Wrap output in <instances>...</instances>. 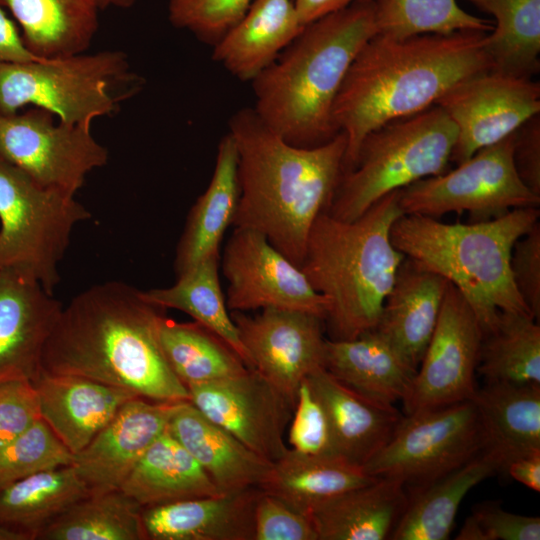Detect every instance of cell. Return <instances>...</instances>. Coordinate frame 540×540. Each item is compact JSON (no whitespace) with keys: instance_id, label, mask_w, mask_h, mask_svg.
I'll return each instance as SVG.
<instances>
[{"instance_id":"6da1fadb","label":"cell","mask_w":540,"mask_h":540,"mask_svg":"<svg viewBox=\"0 0 540 540\" xmlns=\"http://www.w3.org/2000/svg\"><path fill=\"white\" fill-rule=\"evenodd\" d=\"M164 310L124 282L89 287L63 306L41 373L86 377L152 401L189 400L160 345Z\"/></svg>"},{"instance_id":"7a4b0ae2","label":"cell","mask_w":540,"mask_h":540,"mask_svg":"<svg viewBox=\"0 0 540 540\" xmlns=\"http://www.w3.org/2000/svg\"><path fill=\"white\" fill-rule=\"evenodd\" d=\"M486 34L462 30L404 39L375 35L367 41L333 106L334 125L347 138L343 172L371 131L435 105L460 80L491 69L484 49Z\"/></svg>"},{"instance_id":"3957f363","label":"cell","mask_w":540,"mask_h":540,"mask_svg":"<svg viewBox=\"0 0 540 540\" xmlns=\"http://www.w3.org/2000/svg\"><path fill=\"white\" fill-rule=\"evenodd\" d=\"M228 126L240 185L233 225L263 234L300 268L312 224L328 210L343 173L346 135L298 147L269 128L253 108L238 110Z\"/></svg>"},{"instance_id":"277c9868","label":"cell","mask_w":540,"mask_h":540,"mask_svg":"<svg viewBox=\"0 0 540 540\" xmlns=\"http://www.w3.org/2000/svg\"><path fill=\"white\" fill-rule=\"evenodd\" d=\"M377 34L372 6H349L307 24L252 81L254 111L286 142L315 147L334 138L333 106L357 53Z\"/></svg>"},{"instance_id":"5b68a950","label":"cell","mask_w":540,"mask_h":540,"mask_svg":"<svg viewBox=\"0 0 540 540\" xmlns=\"http://www.w3.org/2000/svg\"><path fill=\"white\" fill-rule=\"evenodd\" d=\"M395 190L352 221L324 211L310 229L300 269L327 301L330 339L349 340L378 325L384 300L405 255L391 241L403 214Z\"/></svg>"},{"instance_id":"8992f818","label":"cell","mask_w":540,"mask_h":540,"mask_svg":"<svg viewBox=\"0 0 540 540\" xmlns=\"http://www.w3.org/2000/svg\"><path fill=\"white\" fill-rule=\"evenodd\" d=\"M539 216V207L516 208L491 220L466 224L402 215L393 223L390 236L397 250L461 292L484 334L495 325L500 311L531 314L513 284L510 257L516 241Z\"/></svg>"},{"instance_id":"52a82bcc","label":"cell","mask_w":540,"mask_h":540,"mask_svg":"<svg viewBox=\"0 0 540 540\" xmlns=\"http://www.w3.org/2000/svg\"><path fill=\"white\" fill-rule=\"evenodd\" d=\"M457 130L437 105L390 121L362 140L327 212L352 221L385 195L448 171Z\"/></svg>"},{"instance_id":"ba28073f","label":"cell","mask_w":540,"mask_h":540,"mask_svg":"<svg viewBox=\"0 0 540 540\" xmlns=\"http://www.w3.org/2000/svg\"><path fill=\"white\" fill-rule=\"evenodd\" d=\"M139 88L120 50L0 63V115L34 107L65 123L92 126Z\"/></svg>"},{"instance_id":"9c48e42d","label":"cell","mask_w":540,"mask_h":540,"mask_svg":"<svg viewBox=\"0 0 540 540\" xmlns=\"http://www.w3.org/2000/svg\"><path fill=\"white\" fill-rule=\"evenodd\" d=\"M90 217L74 195L40 184L0 156V269L22 273L53 295L71 234Z\"/></svg>"},{"instance_id":"30bf717a","label":"cell","mask_w":540,"mask_h":540,"mask_svg":"<svg viewBox=\"0 0 540 540\" xmlns=\"http://www.w3.org/2000/svg\"><path fill=\"white\" fill-rule=\"evenodd\" d=\"M484 450L472 400L401 417L387 442L362 466L372 477L393 478L406 487L427 484Z\"/></svg>"},{"instance_id":"8fae6325","label":"cell","mask_w":540,"mask_h":540,"mask_svg":"<svg viewBox=\"0 0 540 540\" xmlns=\"http://www.w3.org/2000/svg\"><path fill=\"white\" fill-rule=\"evenodd\" d=\"M513 138L514 132L478 150L454 170L400 189L403 214L436 218L450 212H468L470 222H482L516 208L539 207L540 196L526 187L516 173Z\"/></svg>"},{"instance_id":"7c38bea8","label":"cell","mask_w":540,"mask_h":540,"mask_svg":"<svg viewBox=\"0 0 540 540\" xmlns=\"http://www.w3.org/2000/svg\"><path fill=\"white\" fill-rule=\"evenodd\" d=\"M0 156L40 184L74 196L89 173L109 160L91 126L65 123L34 107L0 115Z\"/></svg>"},{"instance_id":"4fadbf2b","label":"cell","mask_w":540,"mask_h":540,"mask_svg":"<svg viewBox=\"0 0 540 540\" xmlns=\"http://www.w3.org/2000/svg\"><path fill=\"white\" fill-rule=\"evenodd\" d=\"M457 130L450 161L457 165L515 132L540 113V85L532 78L487 69L450 87L435 103Z\"/></svg>"},{"instance_id":"5bb4252c","label":"cell","mask_w":540,"mask_h":540,"mask_svg":"<svg viewBox=\"0 0 540 540\" xmlns=\"http://www.w3.org/2000/svg\"><path fill=\"white\" fill-rule=\"evenodd\" d=\"M482 337L474 311L449 282L435 330L402 400L406 414L472 398Z\"/></svg>"},{"instance_id":"9a60e30c","label":"cell","mask_w":540,"mask_h":540,"mask_svg":"<svg viewBox=\"0 0 540 540\" xmlns=\"http://www.w3.org/2000/svg\"><path fill=\"white\" fill-rule=\"evenodd\" d=\"M222 270L231 311L278 308L325 319L326 299L298 266L257 231L235 228L224 249Z\"/></svg>"},{"instance_id":"2e32d148","label":"cell","mask_w":540,"mask_h":540,"mask_svg":"<svg viewBox=\"0 0 540 540\" xmlns=\"http://www.w3.org/2000/svg\"><path fill=\"white\" fill-rule=\"evenodd\" d=\"M187 389L202 414L261 457L275 462L288 451L284 433L294 403L255 369Z\"/></svg>"},{"instance_id":"e0dca14e","label":"cell","mask_w":540,"mask_h":540,"mask_svg":"<svg viewBox=\"0 0 540 540\" xmlns=\"http://www.w3.org/2000/svg\"><path fill=\"white\" fill-rule=\"evenodd\" d=\"M251 369H255L295 405L301 382L323 367L324 320L312 313L265 308L255 316L231 311Z\"/></svg>"},{"instance_id":"ac0fdd59","label":"cell","mask_w":540,"mask_h":540,"mask_svg":"<svg viewBox=\"0 0 540 540\" xmlns=\"http://www.w3.org/2000/svg\"><path fill=\"white\" fill-rule=\"evenodd\" d=\"M63 305L34 279L0 269V382H35Z\"/></svg>"},{"instance_id":"d6986e66","label":"cell","mask_w":540,"mask_h":540,"mask_svg":"<svg viewBox=\"0 0 540 540\" xmlns=\"http://www.w3.org/2000/svg\"><path fill=\"white\" fill-rule=\"evenodd\" d=\"M175 402L128 400L81 451L72 466L90 494L120 489L150 445L167 429Z\"/></svg>"},{"instance_id":"ffe728a7","label":"cell","mask_w":540,"mask_h":540,"mask_svg":"<svg viewBox=\"0 0 540 540\" xmlns=\"http://www.w3.org/2000/svg\"><path fill=\"white\" fill-rule=\"evenodd\" d=\"M167 431L198 462L222 494L260 488L272 469L273 462L208 419L189 400L174 403Z\"/></svg>"},{"instance_id":"44dd1931","label":"cell","mask_w":540,"mask_h":540,"mask_svg":"<svg viewBox=\"0 0 540 540\" xmlns=\"http://www.w3.org/2000/svg\"><path fill=\"white\" fill-rule=\"evenodd\" d=\"M34 385L41 419L73 455L95 438L124 403L139 397L77 375L41 373Z\"/></svg>"},{"instance_id":"7402d4cb","label":"cell","mask_w":540,"mask_h":540,"mask_svg":"<svg viewBox=\"0 0 540 540\" xmlns=\"http://www.w3.org/2000/svg\"><path fill=\"white\" fill-rule=\"evenodd\" d=\"M449 281L405 256L376 326L417 370L435 330Z\"/></svg>"},{"instance_id":"603a6c76","label":"cell","mask_w":540,"mask_h":540,"mask_svg":"<svg viewBox=\"0 0 540 540\" xmlns=\"http://www.w3.org/2000/svg\"><path fill=\"white\" fill-rule=\"evenodd\" d=\"M259 488L143 507L146 540H253Z\"/></svg>"},{"instance_id":"cb8c5ba5","label":"cell","mask_w":540,"mask_h":540,"mask_svg":"<svg viewBox=\"0 0 540 540\" xmlns=\"http://www.w3.org/2000/svg\"><path fill=\"white\" fill-rule=\"evenodd\" d=\"M306 379L325 408L338 456L363 466L390 438L401 414L394 405L355 392L324 367Z\"/></svg>"},{"instance_id":"d4e9b609","label":"cell","mask_w":540,"mask_h":540,"mask_svg":"<svg viewBox=\"0 0 540 540\" xmlns=\"http://www.w3.org/2000/svg\"><path fill=\"white\" fill-rule=\"evenodd\" d=\"M293 0H252L243 17L213 46L212 59L241 81H252L301 33Z\"/></svg>"},{"instance_id":"484cf974","label":"cell","mask_w":540,"mask_h":540,"mask_svg":"<svg viewBox=\"0 0 540 540\" xmlns=\"http://www.w3.org/2000/svg\"><path fill=\"white\" fill-rule=\"evenodd\" d=\"M323 367L355 392L390 405L404 399L416 373L375 329L349 340L326 339Z\"/></svg>"},{"instance_id":"4316f807","label":"cell","mask_w":540,"mask_h":540,"mask_svg":"<svg viewBox=\"0 0 540 540\" xmlns=\"http://www.w3.org/2000/svg\"><path fill=\"white\" fill-rule=\"evenodd\" d=\"M406 486L376 478L313 506L308 514L319 540H385L408 499Z\"/></svg>"},{"instance_id":"83f0119b","label":"cell","mask_w":540,"mask_h":540,"mask_svg":"<svg viewBox=\"0 0 540 540\" xmlns=\"http://www.w3.org/2000/svg\"><path fill=\"white\" fill-rule=\"evenodd\" d=\"M501 469L502 461L492 452L483 450L447 474L412 487L389 539H448L461 502L468 492Z\"/></svg>"},{"instance_id":"f1b7e54d","label":"cell","mask_w":540,"mask_h":540,"mask_svg":"<svg viewBox=\"0 0 540 540\" xmlns=\"http://www.w3.org/2000/svg\"><path fill=\"white\" fill-rule=\"evenodd\" d=\"M484 440L503 469L512 460L540 452V385L485 383L472 398Z\"/></svg>"},{"instance_id":"f546056e","label":"cell","mask_w":540,"mask_h":540,"mask_svg":"<svg viewBox=\"0 0 540 540\" xmlns=\"http://www.w3.org/2000/svg\"><path fill=\"white\" fill-rule=\"evenodd\" d=\"M239 197L237 148L228 132L218 144L210 183L191 208L179 240L174 260L177 275L219 253L224 233L233 224Z\"/></svg>"},{"instance_id":"4dcf8cb0","label":"cell","mask_w":540,"mask_h":540,"mask_svg":"<svg viewBox=\"0 0 540 540\" xmlns=\"http://www.w3.org/2000/svg\"><path fill=\"white\" fill-rule=\"evenodd\" d=\"M20 29L29 51L39 58L81 53L99 26L98 0H0Z\"/></svg>"},{"instance_id":"1f68e13d","label":"cell","mask_w":540,"mask_h":540,"mask_svg":"<svg viewBox=\"0 0 540 540\" xmlns=\"http://www.w3.org/2000/svg\"><path fill=\"white\" fill-rule=\"evenodd\" d=\"M120 490L142 508L222 494L167 429L146 450Z\"/></svg>"},{"instance_id":"d6a6232c","label":"cell","mask_w":540,"mask_h":540,"mask_svg":"<svg viewBox=\"0 0 540 540\" xmlns=\"http://www.w3.org/2000/svg\"><path fill=\"white\" fill-rule=\"evenodd\" d=\"M89 489L72 465L44 470L0 490V528L19 540L38 535Z\"/></svg>"},{"instance_id":"836d02e7","label":"cell","mask_w":540,"mask_h":540,"mask_svg":"<svg viewBox=\"0 0 540 540\" xmlns=\"http://www.w3.org/2000/svg\"><path fill=\"white\" fill-rule=\"evenodd\" d=\"M376 478L368 475L362 466L343 458L306 455L289 448L273 462L267 480L259 489L308 513L316 504Z\"/></svg>"},{"instance_id":"e575fe53","label":"cell","mask_w":540,"mask_h":540,"mask_svg":"<svg viewBox=\"0 0 540 540\" xmlns=\"http://www.w3.org/2000/svg\"><path fill=\"white\" fill-rule=\"evenodd\" d=\"M218 267L219 253L212 254L179 274L173 285L142 291V295L162 309L172 308L191 316L221 337L251 369L248 354L228 312Z\"/></svg>"},{"instance_id":"d590c367","label":"cell","mask_w":540,"mask_h":540,"mask_svg":"<svg viewBox=\"0 0 540 540\" xmlns=\"http://www.w3.org/2000/svg\"><path fill=\"white\" fill-rule=\"evenodd\" d=\"M493 16L484 37L491 70L532 78L540 69V0H469Z\"/></svg>"},{"instance_id":"8d00e7d4","label":"cell","mask_w":540,"mask_h":540,"mask_svg":"<svg viewBox=\"0 0 540 540\" xmlns=\"http://www.w3.org/2000/svg\"><path fill=\"white\" fill-rule=\"evenodd\" d=\"M159 341L170 368L186 387L239 375L248 369L232 347L196 321L176 322L165 316L159 327Z\"/></svg>"},{"instance_id":"74e56055","label":"cell","mask_w":540,"mask_h":540,"mask_svg":"<svg viewBox=\"0 0 540 540\" xmlns=\"http://www.w3.org/2000/svg\"><path fill=\"white\" fill-rule=\"evenodd\" d=\"M531 314L500 311L483 334L477 373L486 383L540 385V326Z\"/></svg>"},{"instance_id":"f35d334b","label":"cell","mask_w":540,"mask_h":540,"mask_svg":"<svg viewBox=\"0 0 540 540\" xmlns=\"http://www.w3.org/2000/svg\"><path fill=\"white\" fill-rule=\"evenodd\" d=\"M141 510L120 489L89 494L47 526L37 540H146Z\"/></svg>"},{"instance_id":"ab89813d","label":"cell","mask_w":540,"mask_h":540,"mask_svg":"<svg viewBox=\"0 0 540 540\" xmlns=\"http://www.w3.org/2000/svg\"><path fill=\"white\" fill-rule=\"evenodd\" d=\"M373 8L377 34L404 39L462 30L490 32L493 24L463 10L456 0H365Z\"/></svg>"},{"instance_id":"60d3db41","label":"cell","mask_w":540,"mask_h":540,"mask_svg":"<svg viewBox=\"0 0 540 540\" xmlns=\"http://www.w3.org/2000/svg\"><path fill=\"white\" fill-rule=\"evenodd\" d=\"M73 457L40 419L0 447V490L38 472L71 465Z\"/></svg>"},{"instance_id":"b9f144b4","label":"cell","mask_w":540,"mask_h":540,"mask_svg":"<svg viewBox=\"0 0 540 540\" xmlns=\"http://www.w3.org/2000/svg\"><path fill=\"white\" fill-rule=\"evenodd\" d=\"M252 0H169L168 19L214 46L243 17Z\"/></svg>"},{"instance_id":"7bdbcfd3","label":"cell","mask_w":540,"mask_h":540,"mask_svg":"<svg viewBox=\"0 0 540 540\" xmlns=\"http://www.w3.org/2000/svg\"><path fill=\"white\" fill-rule=\"evenodd\" d=\"M291 419L288 443L292 450L312 456L339 457L325 408L306 378L297 390Z\"/></svg>"},{"instance_id":"ee69618b","label":"cell","mask_w":540,"mask_h":540,"mask_svg":"<svg viewBox=\"0 0 540 540\" xmlns=\"http://www.w3.org/2000/svg\"><path fill=\"white\" fill-rule=\"evenodd\" d=\"M457 540H539L540 518L504 510L496 502L476 505L466 518Z\"/></svg>"},{"instance_id":"f6af8a7d","label":"cell","mask_w":540,"mask_h":540,"mask_svg":"<svg viewBox=\"0 0 540 540\" xmlns=\"http://www.w3.org/2000/svg\"><path fill=\"white\" fill-rule=\"evenodd\" d=\"M253 540H319L308 513L260 489L254 506Z\"/></svg>"},{"instance_id":"bcb514c9","label":"cell","mask_w":540,"mask_h":540,"mask_svg":"<svg viewBox=\"0 0 540 540\" xmlns=\"http://www.w3.org/2000/svg\"><path fill=\"white\" fill-rule=\"evenodd\" d=\"M40 419L39 397L33 382H0V447Z\"/></svg>"},{"instance_id":"7dc6e473","label":"cell","mask_w":540,"mask_h":540,"mask_svg":"<svg viewBox=\"0 0 540 540\" xmlns=\"http://www.w3.org/2000/svg\"><path fill=\"white\" fill-rule=\"evenodd\" d=\"M513 284L532 314L540 318V223L514 244L510 257Z\"/></svg>"},{"instance_id":"c3c4849f","label":"cell","mask_w":540,"mask_h":540,"mask_svg":"<svg viewBox=\"0 0 540 540\" xmlns=\"http://www.w3.org/2000/svg\"><path fill=\"white\" fill-rule=\"evenodd\" d=\"M516 173L523 184L540 196V116L524 122L515 132L512 151Z\"/></svg>"},{"instance_id":"681fc988","label":"cell","mask_w":540,"mask_h":540,"mask_svg":"<svg viewBox=\"0 0 540 540\" xmlns=\"http://www.w3.org/2000/svg\"><path fill=\"white\" fill-rule=\"evenodd\" d=\"M38 58L26 47L17 24L0 4V63L24 62Z\"/></svg>"},{"instance_id":"f907efd6","label":"cell","mask_w":540,"mask_h":540,"mask_svg":"<svg viewBox=\"0 0 540 540\" xmlns=\"http://www.w3.org/2000/svg\"><path fill=\"white\" fill-rule=\"evenodd\" d=\"M505 470L517 482L536 492L540 491V452L512 460Z\"/></svg>"},{"instance_id":"816d5d0a","label":"cell","mask_w":540,"mask_h":540,"mask_svg":"<svg viewBox=\"0 0 540 540\" xmlns=\"http://www.w3.org/2000/svg\"><path fill=\"white\" fill-rule=\"evenodd\" d=\"M355 0H293L298 15L304 25L321 17L339 11Z\"/></svg>"},{"instance_id":"f5cc1de1","label":"cell","mask_w":540,"mask_h":540,"mask_svg":"<svg viewBox=\"0 0 540 540\" xmlns=\"http://www.w3.org/2000/svg\"><path fill=\"white\" fill-rule=\"evenodd\" d=\"M101 10L106 8H129L133 6L137 0H98Z\"/></svg>"},{"instance_id":"db71d44e","label":"cell","mask_w":540,"mask_h":540,"mask_svg":"<svg viewBox=\"0 0 540 540\" xmlns=\"http://www.w3.org/2000/svg\"><path fill=\"white\" fill-rule=\"evenodd\" d=\"M0 540H19V538L15 534L0 528Z\"/></svg>"}]
</instances>
